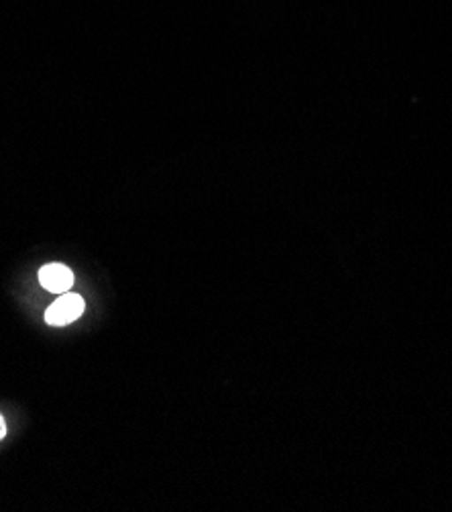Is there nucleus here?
<instances>
[{
  "instance_id": "f257e3e1",
  "label": "nucleus",
  "mask_w": 452,
  "mask_h": 512,
  "mask_svg": "<svg viewBox=\"0 0 452 512\" xmlns=\"http://www.w3.org/2000/svg\"><path fill=\"white\" fill-rule=\"evenodd\" d=\"M84 313V299L80 294H59L57 300L47 308L45 321L51 327H65L70 322L78 321Z\"/></svg>"
},
{
  "instance_id": "f03ea898",
  "label": "nucleus",
  "mask_w": 452,
  "mask_h": 512,
  "mask_svg": "<svg viewBox=\"0 0 452 512\" xmlns=\"http://www.w3.org/2000/svg\"><path fill=\"white\" fill-rule=\"evenodd\" d=\"M39 282L53 294H65L73 286V272L64 264H47L39 269Z\"/></svg>"
},
{
  "instance_id": "7ed1b4c3",
  "label": "nucleus",
  "mask_w": 452,
  "mask_h": 512,
  "mask_svg": "<svg viewBox=\"0 0 452 512\" xmlns=\"http://www.w3.org/2000/svg\"><path fill=\"white\" fill-rule=\"evenodd\" d=\"M4 435H6V423L3 419V415H0V441L4 439Z\"/></svg>"
}]
</instances>
